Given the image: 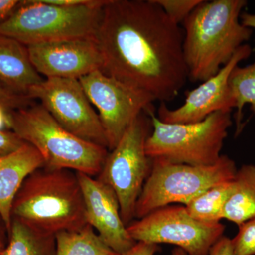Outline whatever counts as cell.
<instances>
[{
    "label": "cell",
    "mask_w": 255,
    "mask_h": 255,
    "mask_svg": "<svg viewBox=\"0 0 255 255\" xmlns=\"http://www.w3.org/2000/svg\"><path fill=\"white\" fill-rule=\"evenodd\" d=\"M107 0L78 6H57L43 0L21 1L0 22V33L26 46L46 42L95 37Z\"/></svg>",
    "instance_id": "obj_6"
},
{
    "label": "cell",
    "mask_w": 255,
    "mask_h": 255,
    "mask_svg": "<svg viewBox=\"0 0 255 255\" xmlns=\"http://www.w3.org/2000/svg\"><path fill=\"white\" fill-rule=\"evenodd\" d=\"M83 194L87 223L112 251L121 255L135 246L120 212L113 189L90 176L77 172Z\"/></svg>",
    "instance_id": "obj_14"
},
{
    "label": "cell",
    "mask_w": 255,
    "mask_h": 255,
    "mask_svg": "<svg viewBox=\"0 0 255 255\" xmlns=\"http://www.w3.org/2000/svg\"><path fill=\"white\" fill-rule=\"evenodd\" d=\"M173 22L179 25L204 0H153Z\"/></svg>",
    "instance_id": "obj_22"
},
{
    "label": "cell",
    "mask_w": 255,
    "mask_h": 255,
    "mask_svg": "<svg viewBox=\"0 0 255 255\" xmlns=\"http://www.w3.org/2000/svg\"><path fill=\"white\" fill-rule=\"evenodd\" d=\"M11 129L10 111L0 105V130Z\"/></svg>",
    "instance_id": "obj_30"
},
{
    "label": "cell",
    "mask_w": 255,
    "mask_h": 255,
    "mask_svg": "<svg viewBox=\"0 0 255 255\" xmlns=\"http://www.w3.org/2000/svg\"><path fill=\"white\" fill-rule=\"evenodd\" d=\"M0 221H2V219H1V217H0ZM3 232H4V231H3L2 230V226H1V223H0V238H1V236H2ZM0 241H1V240H0Z\"/></svg>",
    "instance_id": "obj_33"
},
{
    "label": "cell",
    "mask_w": 255,
    "mask_h": 255,
    "mask_svg": "<svg viewBox=\"0 0 255 255\" xmlns=\"http://www.w3.org/2000/svg\"><path fill=\"white\" fill-rule=\"evenodd\" d=\"M233 180L210 187L189 201L184 207L189 216L200 222H221L223 209L234 189Z\"/></svg>",
    "instance_id": "obj_19"
},
{
    "label": "cell",
    "mask_w": 255,
    "mask_h": 255,
    "mask_svg": "<svg viewBox=\"0 0 255 255\" xmlns=\"http://www.w3.org/2000/svg\"><path fill=\"white\" fill-rule=\"evenodd\" d=\"M247 4L246 0L203 1L183 22V53L191 81L214 77L251 39L253 29L240 20Z\"/></svg>",
    "instance_id": "obj_2"
},
{
    "label": "cell",
    "mask_w": 255,
    "mask_h": 255,
    "mask_svg": "<svg viewBox=\"0 0 255 255\" xmlns=\"http://www.w3.org/2000/svg\"><path fill=\"white\" fill-rule=\"evenodd\" d=\"M25 143L12 130H0V158L16 152Z\"/></svg>",
    "instance_id": "obj_24"
},
{
    "label": "cell",
    "mask_w": 255,
    "mask_h": 255,
    "mask_svg": "<svg viewBox=\"0 0 255 255\" xmlns=\"http://www.w3.org/2000/svg\"><path fill=\"white\" fill-rule=\"evenodd\" d=\"M253 53L248 44L240 47L233 58L219 73L188 92L184 103L175 110H169L165 103L158 109V119L167 124H194L202 122L215 112L231 113L236 108V100L229 84L230 75L241 62Z\"/></svg>",
    "instance_id": "obj_12"
},
{
    "label": "cell",
    "mask_w": 255,
    "mask_h": 255,
    "mask_svg": "<svg viewBox=\"0 0 255 255\" xmlns=\"http://www.w3.org/2000/svg\"><path fill=\"white\" fill-rule=\"evenodd\" d=\"M236 237L231 239L235 255H255V217L238 226Z\"/></svg>",
    "instance_id": "obj_23"
},
{
    "label": "cell",
    "mask_w": 255,
    "mask_h": 255,
    "mask_svg": "<svg viewBox=\"0 0 255 255\" xmlns=\"http://www.w3.org/2000/svg\"><path fill=\"white\" fill-rule=\"evenodd\" d=\"M95 38L102 71L155 101L173 100L189 79L184 33L153 0H107Z\"/></svg>",
    "instance_id": "obj_1"
},
{
    "label": "cell",
    "mask_w": 255,
    "mask_h": 255,
    "mask_svg": "<svg viewBox=\"0 0 255 255\" xmlns=\"http://www.w3.org/2000/svg\"><path fill=\"white\" fill-rule=\"evenodd\" d=\"M92 105L98 110L109 150L117 146L127 129L155 100L141 90L97 70L79 79Z\"/></svg>",
    "instance_id": "obj_10"
},
{
    "label": "cell",
    "mask_w": 255,
    "mask_h": 255,
    "mask_svg": "<svg viewBox=\"0 0 255 255\" xmlns=\"http://www.w3.org/2000/svg\"><path fill=\"white\" fill-rule=\"evenodd\" d=\"M48 4L63 6H78L94 4L97 0H43Z\"/></svg>",
    "instance_id": "obj_29"
},
{
    "label": "cell",
    "mask_w": 255,
    "mask_h": 255,
    "mask_svg": "<svg viewBox=\"0 0 255 255\" xmlns=\"http://www.w3.org/2000/svg\"><path fill=\"white\" fill-rule=\"evenodd\" d=\"M152 131L145 143L151 159L193 166L216 163L232 126L231 113L218 112L202 122L194 124H167L161 122L152 107L146 111Z\"/></svg>",
    "instance_id": "obj_5"
},
{
    "label": "cell",
    "mask_w": 255,
    "mask_h": 255,
    "mask_svg": "<svg viewBox=\"0 0 255 255\" xmlns=\"http://www.w3.org/2000/svg\"><path fill=\"white\" fill-rule=\"evenodd\" d=\"M237 169L236 162L226 155L209 166L152 159L150 173L135 206V219H141L163 206L186 205L209 188L233 180Z\"/></svg>",
    "instance_id": "obj_7"
},
{
    "label": "cell",
    "mask_w": 255,
    "mask_h": 255,
    "mask_svg": "<svg viewBox=\"0 0 255 255\" xmlns=\"http://www.w3.org/2000/svg\"><path fill=\"white\" fill-rule=\"evenodd\" d=\"M44 166L41 154L28 143L0 158V217L6 231L11 228L15 198L26 178Z\"/></svg>",
    "instance_id": "obj_15"
},
{
    "label": "cell",
    "mask_w": 255,
    "mask_h": 255,
    "mask_svg": "<svg viewBox=\"0 0 255 255\" xmlns=\"http://www.w3.org/2000/svg\"><path fill=\"white\" fill-rule=\"evenodd\" d=\"M9 233V244L0 255H56L55 236L37 232L16 219Z\"/></svg>",
    "instance_id": "obj_18"
},
{
    "label": "cell",
    "mask_w": 255,
    "mask_h": 255,
    "mask_svg": "<svg viewBox=\"0 0 255 255\" xmlns=\"http://www.w3.org/2000/svg\"><path fill=\"white\" fill-rule=\"evenodd\" d=\"M240 20L243 26L247 28L255 29V14L252 13L242 12Z\"/></svg>",
    "instance_id": "obj_31"
},
{
    "label": "cell",
    "mask_w": 255,
    "mask_h": 255,
    "mask_svg": "<svg viewBox=\"0 0 255 255\" xmlns=\"http://www.w3.org/2000/svg\"><path fill=\"white\" fill-rule=\"evenodd\" d=\"M225 229L221 222L196 221L184 206L174 204L156 209L127 226L135 242L174 245L187 255H209L211 247L223 236Z\"/></svg>",
    "instance_id": "obj_9"
},
{
    "label": "cell",
    "mask_w": 255,
    "mask_h": 255,
    "mask_svg": "<svg viewBox=\"0 0 255 255\" xmlns=\"http://www.w3.org/2000/svg\"><path fill=\"white\" fill-rule=\"evenodd\" d=\"M229 84L236 100L235 119L237 132H240L243 125V110L245 106L251 105V110L255 117V60L246 67L238 65L233 69L230 75Z\"/></svg>",
    "instance_id": "obj_21"
},
{
    "label": "cell",
    "mask_w": 255,
    "mask_h": 255,
    "mask_svg": "<svg viewBox=\"0 0 255 255\" xmlns=\"http://www.w3.org/2000/svg\"><path fill=\"white\" fill-rule=\"evenodd\" d=\"M43 80L32 65L27 46L0 33V85L28 97L32 87Z\"/></svg>",
    "instance_id": "obj_16"
},
{
    "label": "cell",
    "mask_w": 255,
    "mask_h": 255,
    "mask_svg": "<svg viewBox=\"0 0 255 255\" xmlns=\"http://www.w3.org/2000/svg\"><path fill=\"white\" fill-rule=\"evenodd\" d=\"M4 249V245H3L2 242L0 241V254H1V252H2L3 250Z\"/></svg>",
    "instance_id": "obj_34"
},
{
    "label": "cell",
    "mask_w": 255,
    "mask_h": 255,
    "mask_svg": "<svg viewBox=\"0 0 255 255\" xmlns=\"http://www.w3.org/2000/svg\"><path fill=\"white\" fill-rule=\"evenodd\" d=\"M10 116L11 130L38 151L45 167L100 174L110 150L64 128L41 104L11 111Z\"/></svg>",
    "instance_id": "obj_4"
},
{
    "label": "cell",
    "mask_w": 255,
    "mask_h": 255,
    "mask_svg": "<svg viewBox=\"0 0 255 255\" xmlns=\"http://www.w3.org/2000/svg\"><path fill=\"white\" fill-rule=\"evenodd\" d=\"M33 68L46 78L79 79L103 68L95 37L71 38L27 46Z\"/></svg>",
    "instance_id": "obj_13"
},
{
    "label": "cell",
    "mask_w": 255,
    "mask_h": 255,
    "mask_svg": "<svg viewBox=\"0 0 255 255\" xmlns=\"http://www.w3.org/2000/svg\"><path fill=\"white\" fill-rule=\"evenodd\" d=\"M17 0H0V22L9 17L21 4Z\"/></svg>",
    "instance_id": "obj_28"
},
{
    "label": "cell",
    "mask_w": 255,
    "mask_h": 255,
    "mask_svg": "<svg viewBox=\"0 0 255 255\" xmlns=\"http://www.w3.org/2000/svg\"><path fill=\"white\" fill-rule=\"evenodd\" d=\"M145 113L134 121L117 146L109 152L97 177L115 192L122 219L127 226L135 219L137 199L152 167V159L145 152L152 124Z\"/></svg>",
    "instance_id": "obj_8"
},
{
    "label": "cell",
    "mask_w": 255,
    "mask_h": 255,
    "mask_svg": "<svg viewBox=\"0 0 255 255\" xmlns=\"http://www.w3.org/2000/svg\"><path fill=\"white\" fill-rule=\"evenodd\" d=\"M27 97L41 102L53 118L74 135L108 149L98 114L77 79L46 78L32 87ZM109 150V149H108Z\"/></svg>",
    "instance_id": "obj_11"
},
{
    "label": "cell",
    "mask_w": 255,
    "mask_h": 255,
    "mask_svg": "<svg viewBox=\"0 0 255 255\" xmlns=\"http://www.w3.org/2000/svg\"><path fill=\"white\" fill-rule=\"evenodd\" d=\"M55 241L56 255H119L104 243L90 224L77 231L57 233Z\"/></svg>",
    "instance_id": "obj_20"
},
{
    "label": "cell",
    "mask_w": 255,
    "mask_h": 255,
    "mask_svg": "<svg viewBox=\"0 0 255 255\" xmlns=\"http://www.w3.org/2000/svg\"><path fill=\"white\" fill-rule=\"evenodd\" d=\"M30 100L28 97L14 93L0 85V105L10 112L28 107Z\"/></svg>",
    "instance_id": "obj_25"
},
{
    "label": "cell",
    "mask_w": 255,
    "mask_h": 255,
    "mask_svg": "<svg viewBox=\"0 0 255 255\" xmlns=\"http://www.w3.org/2000/svg\"><path fill=\"white\" fill-rule=\"evenodd\" d=\"M171 255H187V254L180 248H176L172 251Z\"/></svg>",
    "instance_id": "obj_32"
},
{
    "label": "cell",
    "mask_w": 255,
    "mask_h": 255,
    "mask_svg": "<svg viewBox=\"0 0 255 255\" xmlns=\"http://www.w3.org/2000/svg\"><path fill=\"white\" fill-rule=\"evenodd\" d=\"M234 189L225 206L223 219L239 226L255 217V165L244 164L237 169Z\"/></svg>",
    "instance_id": "obj_17"
},
{
    "label": "cell",
    "mask_w": 255,
    "mask_h": 255,
    "mask_svg": "<svg viewBox=\"0 0 255 255\" xmlns=\"http://www.w3.org/2000/svg\"><path fill=\"white\" fill-rule=\"evenodd\" d=\"M11 217L52 236L85 227L88 223L77 172L45 166L36 169L18 191Z\"/></svg>",
    "instance_id": "obj_3"
},
{
    "label": "cell",
    "mask_w": 255,
    "mask_h": 255,
    "mask_svg": "<svg viewBox=\"0 0 255 255\" xmlns=\"http://www.w3.org/2000/svg\"><path fill=\"white\" fill-rule=\"evenodd\" d=\"M209 255H235L231 238L222 236L211 247Z\"/></svg>",
    "instance_id": "obj_26"
},
{
    "label": "cell",
    "mask_w": 255,
    "mask_h": 255,
    "mask_svg": "<svg viewBox=\"0 0 255 255\" xmlns=\"http://www.w3.org/2000/svg\"><path fill=\"white\" fill-rule=\"evenodd\" d=\"M159 249L158 245L136 242L135 246L121 255H155Z\"/></svg>",
    "instance_id": "obj_27"
}]
</instances>
